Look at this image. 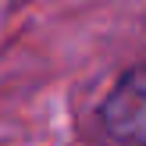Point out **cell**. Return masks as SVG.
<instances>
[{
  "mask_svg": "<svg viewBox=\"0 0 146 146\" xmlns=\"http://www.w3.org/2000/svg\"><path fill=\"white\" fill-rule=\"evenodd\" d=\"M100 125L111 139L146 146V61L121 71L100 104Z\"/></svg>",
  "mask_w": 146,
  "mask_h": 146,
  "instance_id": "6da1fadb",
  "label": "cell"
}]
</instances>
